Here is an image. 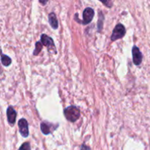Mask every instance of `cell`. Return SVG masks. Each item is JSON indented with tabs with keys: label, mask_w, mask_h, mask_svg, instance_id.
<instances>
[{
	"label": "cell",
	"mask_w": 150,
	"mask_h": 150,
	"mask_svg": "<svg viewBox=\"0 0 150 150\" xmlns=\"http://www.w3.org/2000/svg\"><path fill=\"white\" fill-rule=\"evenodd\" d=\"M125 33L126 29L124 25L121 24H118L113 30L112 35L111 36V40L112 41H115L117 40L121 39L125 36Z\"/></svg>",
	"instance_id": "obj_2"
},
{
	"label": "cell",
	"mask_w": 150,
	"mask_h": 150,
	"mask_svg": "<svg viewBox=\"0 0 150 150\" xmlns=\"http://www.w3.org/2000/svg\"><path fill=\"white\" fill-rule=\"evenodd\" d=\"M95 15V12L94 10L91 7H86L83 12V21L81 23L83 24H87L92 21V19Z\"/></svg>",
	"instance_id": "obj_6"
},
{
	"label": "cell",
	"mask_w": 150,
	"mask_h": 150,
	"mask_svg": "<svg viewBox=\"0 0 150 150\" xmlns=\"http://www.w3.org/2000/svg\"><path fill=\"white\" fill-rule=\"evenodd\" d=\"M99 1H100L101 2L104 4V5L106 6V7H108V8H111V7H112L113 2L111 0H99Z\"/></svg>",
	"instance_id": "obj_13"
},
{
	"label": "cell",
	"mask_w": 150,
	"mask_h": 150,
	"mask_svg": "<svg viewBox=\"0 0 150 150\" xmlns=\"http://www.w3.org/2000/svg\"><path fill=\"white\" fill-rule=\"evenodd\" d=\"M58 126V124L54 125V124L49 123L48 121H43L40 124V129L44 135H48L51 132H54Z\"/></svg>",
	"instance_id": "obj_4"
},
{
	"label": "cell",
	"mask_w": 150,
	"mask_h": 150,
	"mask_svg": "<svg viewBox=\"0 0 150 150\" xmlns=\"http://www.w3.org/2000/svg\"><path fill=\"white\" fill-rule=\"evenodd\" d=\"M1 63H2L3 66H9L12 63L11 58L4 54H1Z\"/></svg>",
	"instance_id": "obj_10"
},
{
	"label": "cell",
	"mask_w": 150,
	"mask_h": 150,
	"mask_svg": "<svg viewBox=\"0 0 150 150\" xmlns=\"http://www.w3.org/2000/svg\"><path fill=\"white\" fill-rule=\"evenodd\" d=\"M104 21V16L102 12L99 13V19H98V32H100L103 29V24Z\"/></svg>",
	"instance_id": "obj_11"
},
{
	"label": "cell",
	"mask_w": 150,
	"mask_h": 150,
	"mask_svg": "<svg viewBox=\"0 0 150 150\" xmlns=\"http://www.w3.org/2000/svg\"><path fill=\"white\" fill-rule=\"evenodd\" d=\"M64 114L67 120L70 122H76L80 118V110L76 106H70L64 110Z\"/></svg>",
	"instance_id": "obj_1"
},
{
	"label": "cell",
	"mask_w": 150,
	"mask_h": 150,
	"mask_svg": "<svg viewBox=\"0 0 150 150\" xmlns=\"http://www.w3.org/2000/svg\"><path fill=\"white\" fill-rule=\"evenodd\" d=\"M81 150H91V149L88 146L85 145V144H83V145L81 146Z\"/></svg>",
	"instance_id": "obj_15"
},
{
	"label": "cell",
	"mask_w": 150,
	"mask_h": 150,
	"mask_svg": "<svg viewBox=\"0 0 150 150\" xmlns=\"http://www.w3.org/2000/svg\"><path fill=\"white\" fill-rule=\"evenodd\" d=\"M18 150H31L30 148V144L28 142H25L21 146V147L19 148Z\"/></svg>",
	"instance_id": "obj_14"
},
{
	"label": "cell",
	"mask_w": 150,
	"mask_h": 150,
	"mask_svg": "<svg viewBox=\"0 0 150 150\" xmlns=\"http://www.w3.org/2000/svg\"><path fill=\"white\" fill-rule=\"evenodd\" d=\"M40 40L42 44L48 48V51L51 52H54V54H57V49H56L55 44L51 37L48 36L45 34H42L40 37Z\"/></svg>",
	"instance_id": "obj_3"
},
{
	"label": "cell",
	"mask_w": 150,
	"mask_h": 150,
	"mask_svg": "<svg viewBox=\"0 0 150 150\" xmlns=\"http://www.w3.org/2000/svg\"><path fill=\"white\" fill-rule=\"evenodd\" d=\"M42 45L43 44H42V42H39V41L35 44V49L34 50L33 52L34 55H38L39 54V53L40 52L42 49Z\"/></svg>",
	"instance_id": "obj_12"
},
{
	"label": "cell",
	"mask_w": 150,
	"mask_h": 150,
	"mask_svg": "<svg viewBox=\"0 0 150 150\" xmlns=\"http://www.w3.org/2000/svg\"><path fill=\"white\" fill-rule=\"evenodd\" d=\"M132 54H133V61L136 66H139L142 63L143 55L141 52L140 49L136 46H134L132 49Z\"/></svg>",
	"instance_id": "obj_7"
},
{
	"label": "cell",
	"mask_w": 150,
	"mask_h": 150,
	"mask_svg": "<svg viewBox=\"0 0 150 150\" xmlns=\"http://www.w3.org/2000/svg\"><path fill=\"white\" fill-rule=\"evenodd\" d=\"M7 116L9 124L10 126H14L15 123H16L17 113L13 107H8L7 110Z\"/></svg>",
	"instance_id": "obj_8"
},
{
	"label": "cell",
	"mask_w": 150,
	"mask_h": 150,
	"mask_svg": "<svg viewBox=\"0 0 150 150\" xmlns=\"http://www.w3.org/2000/svg\"><path fill=\"white\" fill-rule=\"evenodd\" d=\"M40 3L42 4V5H45L47 4V2L48 1V0H39Z\"/></svg>",
	"instance_id": "obj_16"
},
{
	"label": "cell",
	"mask_w": 150,
	"mask_h": 150,
	"mask_svg": "<svg viewBox=\"0 0 150 150\" xmlns=\"http://www.w3.org/2000/svg\"><path fill=\"white\" fill-rule=\"evenodd\" d=\"M18 127L21 135L24 138H27L29 136V124L27 121L25 119H21L18 121Z\"/></svg>",
	"instance_id": "obj_5"
},
{
	"label": "cell",
	"mask_w": 150,
	"mask_h": 150,
	"mask_svg": "<svg viewBox=\"0 0 150 150\" xmlns=\"http://www.w3.org/2000/svg\"><path fill=\"white\" fill-rule=\"evenodd\" d=\"M48 21H49L50 25L53 29H57L58 28V20H57L55 13H51L48 15Z\"/></svg>",
	"instance_id": "obj_9"
}]
</instances>
